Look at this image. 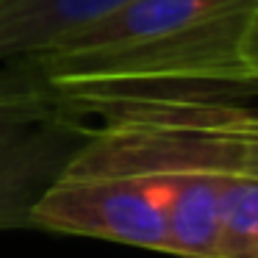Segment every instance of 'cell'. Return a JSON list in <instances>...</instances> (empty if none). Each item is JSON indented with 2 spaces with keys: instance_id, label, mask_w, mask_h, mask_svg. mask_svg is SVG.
I'll return each mask as SVG.
<instances>
[{
  "instance_id": "3",
  "label": "cell",
  "mask_w": 258,
  "mask_h": 258,
  "mask_svg": "<svg viewBox=\"0 0 258 258\" xmlns=\"http://www.w3.org/2000/svg\"><path fill=\"white\" fill-rule=\"evenodd\" d=\"M23 58L0 61V230L31 228V214L92 125Z\"/></svg>"
},
{
  "instance_id": "2",
  "label": "cell",
  "mask_w": 258,
  "mask_h": 258,
  "mask_svg": "<svg viewBox=\"0 0 258 258\" xmlns=\"http://www.w3.org/2000/svg\"><path fill=\"white\" fill-rule=\"evenodd\" d=\"M81 150L31 214V228L167 252L164 191L125 125L100 111Z\"/></svg>"
},
{
  "instance_id": "5",
  "label": "cell",
  "mask_w": 258,
  "mask_h": 258,
  "mask_svg": "<svg viewBox=\"0 0 258 258\" xmlns=\"http://www.w3.org/2000/svg\"><path fill=\"white\" fill-rule=\"evenodd\" d=\"M217 258H258V172L236 175L225 195Z\"/></svg>"
},
{
  "instance_id": "4",
  "label": "cell",
  "mask_w": 258,
  "mask_h": 258,
  "mask_svg": "<svg viewBox=\"0 0 258 258\" xmlns=\"http://www.w3.org/2000/svg\"><path fill=\"white\" fill-rule=\"evenodd\" d=\"M128 0H0V61L36 56Z\"/></svg>"
},
{
  "instance_id": "6",
  "label": "cell",
  "mask_w": 258,
  "mask_h": 258,
  "mask_svg": "<svg viewBox=\"0 0 258 258\" xmlns=\"http://www.w3.org/2000/svg\"><path fill=\"white\" fill-rule=\"evenodd\" d=\"M244 64L250 70V75L258 81V3L252 9V17H250V25H247V34H244Z\"/></svg>"
},
{
  "instance_id": "1",
  "label": "cell",
  "mask_w": 258,
  "mask_h": 258,
  "mask_svg": "<svg viewBox=\"0 0 258 258\" xmlns=\"http://www.w3.org/2000/svg\"><path fill=\"white\" fill-rule=\"evenodd\" d=\"M258 0H128L81 34L23 61L70 106L95 117L128 97L258 95L244 34Z\"/></svg>"
}]
</instances>
